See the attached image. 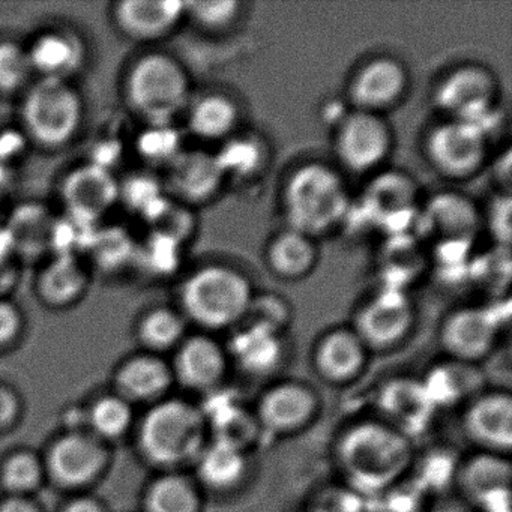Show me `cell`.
Returning a JSON list of instances; mask_svg holds the SVG:
<instances>
[{
    "mask_svg": "<svg viewBox=\"0 0 512 512\" xmlns=\"http://www.w3.org/2000/svg\"><path fill=\"white\" fill-rule=\"evenodd\" d=\"M458 470L460 469L452 457L437 452L422 461L419 478L416 481H418L419 487H425L428 491L442 490L451 482V479L457 478Z\"/></svg>",
    "mask_w": 512,
    "mask_h": 512,
    "instance_id": "cell-42",
    "label": "cell"
},
{
    "mask_svg": "<svg viewBox=\"0 0 512 512\" xmlns=\"http://www.w3.org/2000/svg\"><path fill=\"white\" fill-rule=\"evenodd\" d=\"M487 131L475 122H443L427 139L430 163L449 178H466L484 164L487 157Z\"/></svg>",
    "mask_w": 512,
    "mask_h": 512,
    "instance_id": "cell-7",
    "label": "cell"
},
{
    "mask_svg": "<svg viewBox=\"0 0 512 512\" xmlns=\"http://www.w3.org/2000/svg\"><path fill=\"white\" fill-rule=\"evenodd\" d=\"M338 461L347 481L359 493H385L409 469L412 446L389 425L364 422L341 437Z\"/></svg>",
    "mask_w": 512,
    "mask_h": 512,
    "instance_id": "cell-1",
    "label": "cell"
},
{
    "mask_svg": "<svg viewBox=\"0 0 512 512\" xmlns=\"http://www.w3.org/2000/svg\"><path fill=\"white\" fill-rule=\"evenodd\" d=\"M85 286V269L76 256L58 254L41 275V293L53 304H68L74 301Z\"/></svg>",
    "mask_w": 512,
    "mask_h": 512,
    "instance_id": "cell-31",
    "label": "cell"
},
{
    "mask_svg": "<svg viewBox=\"0 0 512 512\" xmlns=\"http://www.w3.org/2000/svg\"><path fill=\"white\" fill-rule=\"evenodd\" d=\"M64 199L71 217L95 223L119 196V187L109 169L91 164L74 170L64 184Z\"/></svg>",
    "mask_w": 512,
    "mask_h": 512,
    "instance_id": "cell-14",
    "label": "cell"
},
{
    "mask_svg": "<svg viewBox=\"0 0 512 512\" xmlns=\"http://www.w3.org/2000/svg\"><path fill=\"white\" fill-rule=\"evenodd\" d=\"M0 512H37L32 508L29 503L22 502V500H11V502L5 503Z\"/></svg>",
    "mask_w": 512,
    "mask_h": 512,
    "instance_id": "cell-51",
    "label": "cell"
},
{
    "mask_svg": "<svg viewBox=\"0 0 512 512\" xmlns=\"http://www.w3.org/2000/svg\"><path fill=\"white\" fill-rule=\"evenodd\" d=\"M185 10L203 28L220 31L235 22L236 17L239 16L241 4L235 0H209V2L185 4Z\"/></svg>",
    "mask_w": 512,
    "mask_h": 512,
    "instance_id": "cell-40",
    "label": "cell"
},
{
    "mask_svg": "<svg viewBox=\"0 0 512 512\" xmlns=\"http://www.w3.org/2000/svg\"><path fill=\"white\" fill-rule=\"evenodd\" d=\"M230 353L247 373L262 376L271 373L280 364L283 344L277 332L256 325H245L233 335Z\"/></svg>",
    "mask_w": 512,
    "mask_h": 512,
    "instance_id": "cell-21",
    "label": "cell"
},
{
    "mask_svg": "<svg viewBox=\"0 0 512 512\" xmlns=\"http://www.w3.org/2000/svg\"><path fill=\"white\" fill-rule=\"evenodd\" d=\"M415 182L401 173H382L365 191V203L370 217L382 223L401 221L412 214L415 206Z\"/></svg>",
    "mask_w": 512,
    "mask_h": 512,
    "instance_id": "cell-20",
    "label": "cell"
},
{
    "mask_svg": "<svg viewBox=\"0 0 512 512\" xmlns=\"http://www.w3.org/2000/svg\"><path fill=\"white\" fill-rule=\"evenodd\" d=\"M316 404L313 392L304 385L281 383L263 395L256 419L272 433H290L310 421Z\"/></svg>",
    "mask_w": 512,
    "mask_h": 512,
    "instance_id": "cell-17",
    "label": "cell"
},
{
    "mask_svg": "<svg viewBox=\"0 0 512 512\" xmlns=\"http://www.w3.org/2000/svg\"><path fill=\"white\" fill-rule=\"evenodd\" d=\"M248 325L260 326L280 334L290 320V308L283 298L275 295L253 296L247 316Z\"/></svg>",
    "mask_w": 512,
    "mask_h": 512,
    "instance_id": "cell-38",
    "label": "cell"
},
{
    "mask_svg": "<svg viewBox=\"0 0 512 512\" xmlns=\"http://www.w3.org/2000/svg\"><path fill=\"white\" fill-rule=\"evenodd\" d=\"M100 463V451L83 437H67L53 449V472L70 484H79L94 476Z\"/></svg>",
    "mask_w": 512,
    "mask_h": 512,
    "instance_id": "cell-29",
    "label": "cell"
},
{
    "mask_svg": "<svg viewBox=\"0 0 512 512\" xmlns=\"http://www.w3.org/2000/svg\"><path fill=\"white\" fill-rule=\"evenodd\" d=\"M185 11L182 2L128 0L119 5L118 19L130 34L154 38L166 34L181 19Z\"/></svg>",
    "mask_w": 512,
    "mask_h": 512,
    "instance_id": "cell-24",
    "label": "cell"
},
{
    "mask_svg": "<svg viewBox=\"0 0 512 512\" xmlns=\"http://www.w3.org/2000/svg\"><path fill=\"white\" fill-rule=\"evenodd\" d=\"M32 71L29 55L14 43L0 44V89L13 91L19 88Z\"/></svg>",
    "mask_w": 512,
    "mask_h": 512,
    "instance_id": "cell-41",
    "label": "cell"
},
{
    "mask_svg": "<svg viewBox=\"0 0 512 512\" xmlns=\"http://www.w3.org/2000/svg\"><path fill=\"white\" fill-rule=\"evenodd\" d=\"M365 344L355 331L338 329L325 335L316 350L317 370L326 379L343 382L361 370Z\"/></svg>",
    "mask_w": 512,
    "mask_h": 512,
    "instance_id": "cell-22",
    "label": "cell"
},
{
    "mask_svg": "<svg viewBox=\"0 0 512 512\" xmlns=\"http://www.w3.org/2000/svg\"><path fill=\"white\" fill-rule=\"evenodd\" d=\"M122 194L127 199L128 205L137 211H142L146 218L151 217L166 202L154 179L143 178V176L131 179Z\"/></svg>",
    "mask_w": 512,
    "mask_h": 512,
    "instance_id": "cell-43",
    "label": "cell"
},
{
    "mask_svg": "<svg viewBox=\"0 0 512 512\" xmlns=\"http://www.w3.org/2000/svg\"><path fill=\"white\" fill-rule=\"evenodd\" d=\"M413 319L412 302L404 290L385 287L361 308L355 332L365 347L388 349L403 340Z\"/></svg>",
    "mask_w": 512,
    "mask_h": 512,
    "instance_id": "cell-10",
    "label": "cell"
},
{
    "mask_svg": "<svg viewBox=\"0 0 512 512\" xmlns=\"http://www.w3.org/2000/svg\"><path fill=\"white\" fill-rule=\"evenodd\" d=\"M139 151L154 163H172L181 154V137L169 124H154L139 140Z\"/></svg>",
    "mask_w": 512,
    "mask_h": 512,
    "instance_id": "cell-37",
    "label": "cell"
},
{
    "mask_svg": "<svg viewBox=\"0 0 512 512\" xmlns=\"http://www.w3.org/2000/svg\"><path fill=\"white\" fill-rule=\"evenodd\" d=\"M169 178L179 196L191 202H202L220 190L226 175L214 154L182 151L169 164Z\"/></svg>",
    "mask_w": 512,
    "mask_h": 512,
    "instance_id": "cell-18",
    "label": "cell"
},
{
    "mask_svg": "<svg viewBox=\"0 0 512 512\" xmlns=\"http://www.w3.org/2000/svg\"><path fill=\"white\" fill-rule=\"evenodd\" d=\"M25 122L44 145L67 142L80 124L82 106L76 92L64 80L43 79L26 98Z\"/></svg>",
    "mask_w": 512,
    "mask_h": 512,
    "instance_id": "cell-6",
    "label": "cell"
},
{
    "mask_svg": "<svg viewBox=\"0 0 512 512\" xmlns=\"http://www.w3.org/2000/svg\"><path fill=\"white\" fill-rule=\"evenodd\" d=\"M224 175L250 176L262 160L260 146L248 139H227L223 149L215 154Z\"/></svg>",
    "mask_w": 512,
    "mask_h": 512,
    "instance_id": "cell-36",
    "label": "cell"
},
{
    "mask_svg": "<svg viewBox=\"0 0 512 512\" xmlns=\"http://www.w3.org/2000/svg\"><path fill=\"white\" fill-rule=\"evenodd\" d=\"M391 146V130L377 113L356 110L341 122L337 154L343 166L352 172L377 169L388 157Z\"/></svg>",
    "mask_w": 512,
    "mask_h": 512,
    "instance_id": "cell-9",
    "label": "cell"
},
{
    "mask_svg": "<svg viewBox=\"0 0 512 512\" xmlns=\"http://www.w3.org/2000/svg\"><path fill=\"white\" fill-rule=\"evenodd\" d=\"M407 88V73L392 58H377L356 73L350 95L358 110L377 113L397 103Z\"/></svg>",
    "mask_w": 512,
    "mask_h": 512,
    "instance_id": "cell-15",
    "label": "cell"
},
{
    "mask_svg": "<svg viewBox=\"0 0 512 512\" xmlns=\"http://www.w3.org/2000/svg\"><path fill=\"white\" fill-rule=\"evenodd\" d=\"M196 491L185 479L169 476L158 481L149 494L151 512H197Z\"/></svg>",
    "mask_w": 512,
    "mask_h": 512,
    "instance_id": "cell-35",
    "label": "cell"
},
{
    "mask_svg": "<svg viewBox=\"0 0 512 512\" xmlns=\"http://www.w3.org/2000/svg\"><path fill=\"white\" fill-rule=\"evenodd\" d=\"M499 331V319L494 311L485 307L461 308L443 325V346L455 361H476L493 349Z\"/></svg>",
    "mask_w": 512,
    "mask_h": 512,
    "instance_id": "cell-11",
    "label": "cell"
},
{
    "mask_svg": "<svg viewBox=\"0 0 512 512\" xmlns=\"http://www.w3.org/2000/svg\"><path fill=\"white\" fill-rule=\"evenodd\" d=\"M421 220L427 232L442 245H467L479 227L473 203L454 193H442L431 199Z\"/></svg>",
    "mask_w": 512,
    "mask_h": 512,
    "instance_id": "cell-16",
    "label": "cell"
},
{
    "mask_svg": "<svg viewBox=\"0 0 512 512\" xmlns=\"http://www.w3.org/2000/svg\"><path fill=\"white\" fill-rule=\"evenodd\" d=\"M425 389L430 395L436 409L451 406L463 400L472 389L476 388V380L472 371L466 367V362L439 365L428 374L424 380Z\"/></svg>",
    "mask_w": 512,
    "mask_h": 512,
    "instance_id": "cell-32",
    "label": "cell"
},
{
    "mask_svg": "<svg viewBox=\"0 0 512 512\" xmlns=\"http://www.w3.org/2000/svg\"><path fill=\"white\" fill-rule=\"evenodd\" d=\"M128 94L154 124H170L187 103V74L169 56H146L131 71Z\"/></svg>",
    "mask_w": 512,
    "mask_h": 512,
    "instance_id": "cell-4",
    "label": "cell"
},
{
    "mask_svg": "<svg viewBox=\"0 0 512 512\" xmlns=\"http://www.w3.org/2000/svg\"><path fill=\"white\" fill-rule=\"evenodd\" d=\"M497 82L493 74L478 65L457 68L445 77L436 91L437 106L452 121L481 125L493 109Z\"/></svg>",
    "mask_w": 512,
    "mask_h": 512,
    "instance_id": "cell-8",
    "label": "cell"
},
{
    "mask_svg": "<svg viewBox=\"0 0 512 512\" xmlns=\"http://www.w3.org/2000/svg\"><path fill=\"white\" fill-rule=\"evenodd\" d=\"M188 122L200 139L227 140L238 125V107L224 95H208L194 104Z\"/></svg>",
    "mask_w": 512,
    "mask_h": 512,
    "instance_id": "cell-27",
    "label": "cell"
},
{
    "mask_svg": "<svg viewBox=\"0 0 512 512\" xmlns=\"http://www.w3.org/2000/svg\"><path fill=\"white\" fill-rule=\"evenodd\" d=\"M215 442L226 443L233 448H245L253 443L259 431V422L244 407L238 404H224L209 410Z\"/></svg>",
    "mask_w": 512,
    "mask_h": 512,
    "instance_id": "cell-33",
    "label": "cell"
},
{
    "mask_svg": "<svg viewBox=\"0 0 512 512\" xmlns=\"http://www.w3.org/2000/svg\"><path fill=\"white\" fill-rule=\"evenodd\" d=\"M491 230L497 241L508 244L511 238V200L500 199L494 203L490 214Z\"/></svg>",
    "mask_w": 512,
    "mask_h": 512,
    "instance_id": "cell-48",
    "label": "cell"
},
{
    "mask_svg": "<svg viewBox=\"0 0 512 512\" xmlns=\"http://www.w3.org/2000/svg\"><path fill=\"white\" fill-rule=\"evenodd\" d=\"M197 458L200 478L215 490H227L238 484L247 469L244 451L215 440Z\"/></svg>",
    "mask_w": 512,
    "mask_h": 512,
    "instance_id": "cell-28",
    "label": "cell"
},
{
    "mask_svg": "<svg viewBox=\"0 0 512 512\" xmlns=\"http://www.w3.org/2000/svg\"><path fill=\"white\" fill-rule=\"evenodd\" d=\"M40 478V466L31 455H17L5 467V484L13 490H28Z\"/></svg>",
    "mask_w": 512,
    "mask_h": 512,
    "instance_id": "cell-46",
    "label": "cell"
},
{
    "mask_svg": "<svg viewBox=\"0 0 512 512\" xmlns=\"http://www.w3.org/2000/svg\"><path fill=\"white\" fill-rule=\"evenodd\" d=\"M457 481L464 494L484 512H509L511 466L499 455L472 458L458 470Z\"/></svg>",
    "mask_w": 512,
    "mask_h": 512,
    "instance_id": "cell-13",
    "label": "cell"
},
{
    "mask_svg": "<svg viewBox=\"0 0 512 512\" xmlns=\"http://www.w3.org/2000/svg\"><path fill=\"white\" fill-rule=\"evenodd\" d=\"M266 259L278 277L299 280L310 274L316 265V244L310 236L289 229L272 239Z\"/></svg>",
    "mask_w": 512,
    "mask_h": 512,
    "instance_id": "cell-25",
    "label": "cell"
},
{
    "mask_svg": "<svg viewBox=\"0 0 512 512\" xmlns=\"http://www.w3.org/2000/svg\"><path fill=\"white\" fill-rule=\"evenodd\" d=\"M467 433L493 451H509L512 445V401L506 394L478 398L466 413Z\"/></svg>",
    "mask_w": 512,
    "mask_h": 512,
    "instance_id": "cell-19",
    "label": "cell"
},
{
    "mask_svg": "<svg viewBox=\"0 0 512 512\" xmlns=\"http://www.w3.org/2000/svg\"><path fill=\"white\" fill-rule=\"evenodd\" d=\"M379 406L391 424L389 427L407 439L428 428L436 412L424 383L412 379H395L386 383L380 391Z\"/></svg>",
    "mask_w": 512,
    "mask_h": 512,
    "instance_id": "cell-12",
    "label": "cell"
},
{
    "mask_svg": "<svg viewBox=\"0 0 512 512\" xmlns=\"http://www.w3.org/2000/svg\"><path fill=\"white\" fill-rule=\"evenodd\" d=\"M5 179V172L4 169H2V164H0V184H2V181Z\"/></svg>",
    "mask_w": 512,
    "mask_h": 512,
    "instance_id": "cell-53",
    "label": "cell"
},
{
    "mask_svg": "<svg viewBox=\"0 0 512 512\" xmlns=\"http://www.w3.org/2000/svg\"><path fill=\"white\" fill-rule=\"evenodd\" d=\"M253 296L250 280L224 265L199 269L182 290L188 316L209 329L227 328L244 320Z\"/></svg>",
    "mask_w": 512,
    "mask_h": 512,
    "instance_id": "cell-3",
    "label": "cell"
},
{
    "mask_svg": "<svg viewBox=\"0 0 512 512\" xmlns=\"http://www.w3.org/2000/svg\"><path fill=\"white\" fill-rule=\"evenodd\" d=\"M92 248L101 263L116 266L133 253V245L125 233L119 230L97 233Z\"/></svg>",
    "mask_w": 512,
    "mask_h": 512,
    "instance_id": "cell-45",
    "label": "cell"
},
{
    "mask_svg": "<svg viewBox=\"0 0 512 512\" xmlns=\"http://www.w3.org/2000/svg\"><path fill=\"white\" fill-rule=\"evenodd\" d=\"M19 329V314L8 302L0 301V343L10 340Z\"/></svg>",
    "mask_w": 512,
    "mask_h": 512,
    "instance_id": "cell-49",
    "label": "cell"
},
{
    "mask_svg": "<svg viewBox=\"0 0 512 512\" xmlns=\"http://www.w3.org/2000/svg\"><path fill=\"white\" fill-rule=\"evenodd\" d=\"M14 250L7 227H0V263H4L10 251Z\"/></svg>",
    "mask_w": 512,
    "mask_h": 512,
    "instance_id": "cell-50",
    "label": "cell"
},
{
    "mask_svg": "<svg viewBox=\"0 0 512 512\" xmlns=\"http://www.w3.org/2000/svg\"><path fill=\"white\" fill-rule=\"evenodd\" d=\"M283 206L289 229L314 239L346 217L349 196L334 169L310 163L299 167L286 182Z\"/></svg>",
    "mask_w": 512,
    "mask_h": 512,
    "instance_id": "cell-2",
    "label": "cell"
},
{
    "mask_svg": "<svg viewBox=\"0 0 512 512\" xmlns=\"http://www.w3.org/2000/svg\"><path fill=\"white\" fill-rule=\"evenodd\" d=\"M224 370L226 356L211 338H191L179 352V376L188 386L197 389L212 388L220 382Z\"/></svg>",
    "mask_w": 512,
    "mask_h": 512,
    "instance_id": "cell-23",
    "label": "cell"
},
{
    "mask_svg": "<svg viewBox=\"0 0 512 512\" xmlns=\"http://www.w3.org/2000/svg\"><path fill=\"white\" fill-rule=\"evenodd\" d=\"M205 421L199 410L182 401H167L143 424L142 442L149 457L164 464L199 457Z\"/></svg>",
    "mask_w": 512,
    "mask_h": 512,
    "instance_id": "cell-5",
    "label": "cell"
},
{
    "mask_svg": "<svg viewBox=\"0 0 512 512\" xmlns=\"http://www.w3.org/2000/svg\"><path fill=\"white\" fill-rule=\"evenodd\" d=\"M122 385L140 398L154 397L160 394L169 383V371L163 362L154 358L134 359L122 371Z\"/></svg>",
    "mask_w": 512,
    "mask_h": 512,
    "instance_id": "cell-34",
    "label": "cell"
},
{
    "mask_svg": "<svg viewBox=\"0 0 512 512\" xmlns=\"http://www.w3.org/2000/svg\"><path fill=\"white\" fill-rule=\"evenodd\" d=\"M28 55L32 70L40 71L44 79L64 80L79 67L82 47L76 38L55 32L38 38Z\"/></svg>",
    "mask_w": 512,
    "mask_h": 512,
    "instance_id": "cell-26",
    "label": "cell"
},
{
    "mask_svg": "<svg viewBox=\"0 0 512 512\" xmlns=\"http://www.w3.org/2000/svg\"><path fill=\"white\" fill-rule=\"evenodd\" d=\"M67 512H103L94 502L91 500H79V502L73 503Z\"/></svg>",
    "mask_w": 512,
    "mask_h": 512,
    "instance_id": "cell-52",
    "label": "cell"
},
{
    "mask_svg": "<svg viewBox=\"0 0 512 512\" xmlns=\"http://www.w3.org/2000/svg\"><path fill=\"white\" fill-rule=\"evenodd\" d=\"M184 334V320L172 310L152 311L142 325L146 343L160 349L173 346Z\"/></svg>",
    "mask_w": 512,
    "mask_h": 512,
    "instance_id": "cell-39",
    "label": "cell"
},
{
    "mask_svg": "<svg viewBox=\"0 0 512 512\" xmlns=\"http://www.w3.org/2000/svg\"><path fill=\"white\" fill-rule=\"evenodd\" d=\"M179 242L154 233L146 245L145 257L149 266L158 272H167L178 263Z\"/></svg>",
    "mask_w": 512,
    "mask_h": 512,
    "instance_id": "cell-47",
    "label": "cell"
},
{
    "mask_svg": "<svg viewBox=\"0 0 512 512\" xmlns=\"http://www.w3.org/2000/svg\"><path fill=\"white\" fill-rule=\"evenodd\" d=\"M92 422L101 434L116 436L127 428L130 422V409L118 398H106L95 406Z\"/></svg>",
    "mask_w": 512,
    "mask_h": 512,
    "instance_id": "cell-44",
    "label": "cell"
},
{
    "mask_svg": "<svg viewBox=\"0 0 512 512\" xmlns=\"http://www.w3.org/2000/svg\"><path fill=\"white\" fill-rule=\"evenodd\" d=\"M53 227L55 220L46 209L38 205H26L17 209L7 229L16 250L25 254H38L52 244Z\"/></svg>",
    "mask_w": 512,
    "mask_h": 512,
    "instance_id": "cell-30",
    "label": "cell"
}]
</instances>
